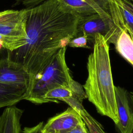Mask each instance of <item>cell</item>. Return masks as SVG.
I'll list each match as a JSON object with an SVG mask.
<instances>
[{"instance_id": "7c38bea8", "label": "cell", "mask_w": 133, "mask_h": 133, "mask_svg": "<svg viewBox=\"0 0 133 133\" xmlns=\"http://www.w3.org/2000/svg\"><path fill=\"white\" fill-rule=\"evenodd\" d=\"M114 45L117 51L133 66V40L129 33L122 30Z\"/></svg>"}, {"instance_id": "cb8c5ba5", "label": "cell", "mask_w": 133, "mask_h": 133, "mask_svg": "<svg viewBox=\"0 0 133 133\" xmlns=\"http://www.w3.org/2000/svg\"><path fill=\"white\" fill-rule=\"evenodd\" d=\"M130 2H131V4H132V9H133V0H130Z\"/></svg>"}, {"instance_id": "ffe728a7", "label": "cell", "mask_w": 133, "mask_h": 133, "mask_svg": "<svg viewBox=\"0 0 133 133\" xmlns=\"http://www.w3.org/2000/svg\"><path fill=\"white\" fill-rule=\"evenodd\" d=\"M44 122H41L33 127H24L22 130L23 133H43V129Z\"/></svg>"}, {"instance_id": "ba28073f", "label": "cell", "mask_w": 133, "mask_h": 133, "mask_svg": "<svg viewBox=\"0 0 133 133\" xmlns=\"http://www.w3.org/2000/svg\"><path fill=\"white\" fill-rule=\"evenodd\" d=\"M83 119L72 108L49 118L44 125L43 133H65L79 124Z\"/></svg>"}, {"instance_id": "6da1fadb", "label": "cell", "mask_w": 133, "mask_h": 133, "mask_svg": "<svg viewBox=\"0 0 133 133\" xmlns=\"http://www.w3.org/2000/svg\"><path fill=\"white\" fill-rule=\"evenodd\" d=\"M79 19L58 0H46L28 9L26 43L15 51H7V57L22 65L31 81L61 48L76 36Z\"/></svg>"}, {"instance_id": "277c9868", "label": "cell", "mask_w": 133, "mask_h": 133, "mask_svg": "<svg viewBox=\"0 0 133 133\" xmlns=\"http://www.w3.org/2000/svg\"><path fill=\"white\" fill-rule=\"evenodd\" d=\"M28 9L0 11V44L7 51L24 46L27 42Z\"/></svg>"}, {"instance_id": "52a82bcc", "label": "cell", "mask_w": 133, "mask_h": 133, "mask_svg": "<svg viewBox=\"0 0 133 133\" xmlns=\"http://www.w3.org/2000/svg\"><path fill=\"white\" fill-rule=\"evenodd\" d=\"M118 123L116 125L120 133H132L133 110L128 91L119 86H115Z\"/></svg>"}, {"instance_id": "8992f818", "label": "cell", "mask_w": 133, "mask_h": 133, "mask_svg": "<svg viewBox=\"0 0 133 133\" xmlns=\"http://www.w3.org/2000/svg\"><path fill=\"white\" fill-rule=\"evenodd\" d=\"M31 76L21 64L11 60L7 56L0 60V83L29 86Z\"/></svg>"}, {"instance_id": "484cf974", "label": "cell", "mask_w": 133, "mask_h": 133, "mask_svg": "<svg viewBox=\"0 0 133 133\" xmlns=\"http://www.w3.org/2000/svg\"><path fill=\"white\" fill-rule=\"evenodd\" d=\"M3 58V57H2V56H1V55H0V60H1V59H2Z\"/></svg>"}, {"instance_id": "9c48e42d", "label": "cell", "mask_w": 133, "mask_h": 133, "mask_svg": "<svg viewBox=\"0 0 133 133\" xmlns=\"http://www.w3.org/2000/svg\"><path fill=\"white\" fill-rule=\"evenodd\" d=\"M111 15L114 23L127 31L133 40V9L130 0H110Z\"/></svg>"}, {"instance_id": "7402d4cb", "label": "cell", "mask_w": 133, "mask_h": 133, "mask_svg": "<svg viewBox=\"0 0 133 133\" xmlns=\"http://www.w3.org/2000/svg\"><path fill=\"white\" fill-rule=\"evenodd\" d=\"M65 133H89L84 121H82L75 128Z\"/></svg>"}, {"instance_id": "5b68a950", "label": "cell", "mask_w": 133, "mask_h": 133, "mask_svg": "<svg viewBox=\"0 0 133 133\" xmlns=\"http://www.w3.org/2000/svg\"><path fill=\"white\" fill-rule=\"evenodd\" d=\"M122 30L114 23L113 20L104 18L96 13L79 19L76 36L85 35L94 43L95 35L99 34L109 44L115 45Z\"/></svg>"}, {"instance_id": "d6986e66", "label": "cell", "mask_w": 133, "mask_h": 133, "mask_svg": "<svg viewBox=\"0 0 133 133\" xmlns=\"http://www.w3.org/2000/svg\"><path fill=\"white\" fill-rule=\"evenodd\" d=\"M88 39L85 35L77 36L72 38L68 43V46L73 48L86 47Z\"/></svg>"}, {"instance_id": "9a60e30c", "label": "cell", "mask_w": 133, "mask_h": 133, "mask_svg": "<svg viewBox=\"0 0 133 133\" xmlns=\"http://www.w3.org/2000/svg\"><path fill=\"white\" fill-rule=\"evenodd\" d=\"M101 17L113 20L110 11V0H84Z\"/></svg>"}, {"instance_id": "8fae6325", "label": "cell", "mask_w": 133, "mask_h": 133, "mask_svg": "<svg viewBox=\"0 0 133 133\" xmlns=\"http://www.w3.org/2000/svg\"><path fill=\"white\" fill-rule=\"evenodd\" d=\"M27 94L26 87L0 83V108L15 105L25 100Z\"/></svg>"}, {"instance_id": "7a4b0ae2", "label": "cell", "mask_w": 133, "mask_h": 133, "mask_svg": "<svg viewBox=\"0 0 133 133\" xmlns=\"http://www.w3.org/2000/svg\"><path fill=\"white\" fill-rule=\"evenodd\" d=\"M87 69L88 76L83 87L88 100L99 113L109 117L116 125L118 115L109 44L99 34L95 35L93 50L88 57Z\"/></svg>"}, {"instance_id": "2e32d148", "label": "cell", "mask_w": 133, "mask_h": 133, "mask_svg": "<svg viewBox=\"0 0 133 133\" xmlns=\"http://www.w3.org/2000/svg\"><path fill=\"white\" fill-rule=\"evenodd\" d=\"M89 133H106L102 125L86 110L80 115Z\"/></svg>"}, {"instance_id": "ac0fdd59", "label": "cell", "mask_w": 133, "mask_h": 133, "mask_svg": "<svg viewBox=\"0 0 133 133\" xmlns=\"http://www.w3.org/2000/svg\"><path fill=\"white\" fill-rule=\"evenodd\" d=\"M62 101L68 103L70 105V107L74 110L79 115L86 111L82 104V102L74 97H70L65 98Z\"/></svg>"}, {"instance_id": "5bb4252c", "label": "cell", "mask_w": 133, "mask_h": 133, "mask_svg": "<svg viewBox=\"0 0 133 133\" xmlns=\"http://www.w3.org/2000/svg\"><path fill=\"white\" fill-rule=\"evenodd\" d=\"M72 97V93L69 87H58L48 91L44 96L45 103L50 102H59L63 99Z\"/></svg>"}, {"instance_id": "603a6c76", "label": "cell", "mask_w": 133, "mask_h": 133, "mask_svg": "<svg viewBox=\"0 0 133 133\" xmlns=\"http://www.w3.org/2000/svg\"><path fill=\"white\" fill-rule=\"evenodd\" d=\"M129 98H130V104L131 105V107L133 110V92H130L129 93Z\"/></svg>"}, {"instance_id": "d4e9b609", "label": "cell", "mask_w": 133, "mask_h": 133, "mask_svg": "<svg viewBox=\"0 0 133 133\" xmlns=\"http://www.w3.org/2000/svg\"><path fill=\"white\" fill-rule=\"evenodd\" d=\"M2 48H3L2 47V45L0 44V51L1 50V49H2Z\"/></svg>"}, {"instance_id": "e0dca14e", "label": "cell", "mask_w": 133, "mask_h": 133, "mask_svg": "<svg viewBox=\"0 0 133 133\" xmlns=\"http://www.w3.org/2000/svg\"><path fill=\"white\" fill-rule=\"evenodd\" d=\"M69 88L72 93V97L77 99L81 102H83L84 99L87 98L83 87L74 79L71 83Z\"/></svg>"}, {"instance_id": "30bf717a", "label": "cell", "mask_w": 133, "mask_h": 133, "mask_svg": "<svg viewBox=\"0 0 133 133\" xmlns=\"http://www.w3.org/2000/svg\"><path fill=\"white\" fill-rule=\"evenodd\" d=\"M23 113L15 105L6 108L0 115V133H20Z\"/></svg>"}, {"instance_id": "44dd1931", "label": "cell", "mask_w": 133, "mask_h": 133, "mask_svg": "<svg viewBox=\"0 0 133 133\" xmlns=\"http://www.w3.org/2000/svg\"><path fill=\"white\" fill-rule=\"evenodd\" d=\"M17 2L25 6V8L30 9L41 4L46 0H16Z\"/></svg>"}, {"instance_id": "4fadbf2b", "label": "cell", "mask_w": 133, "mask_h": 133, "mask_svg": "<svg viewBox=\"0 0 133 133\" xmlns=\"http://www.w3.org/2000/svg\"><path fill=\"white\" fill-rule=\"evenodd\" d=\"M80 19L86 18L97 13L95 9L84 0H58Z\"/></svg>"}, {"instance_id": "3957f363", "label": "cell", "mask_w": 133, "mask_h": 133, "mask_svg": "<svg viewBox=\"0 0 133 133\" xmlns=\"http://www.w3.org/2000/svg\"><path fill=\"white\" fill-rule=\"evenodd\" d=\"M66 47L61 48L51 62L31 80L25 100L36 104L45 103L44 96L50 90L69 87L73 80L65 61Z\"/></svg>"}]
</instances>
